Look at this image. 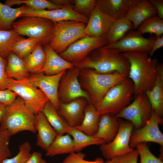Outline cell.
I'll return each mask as SVG.
<instances>
[{
    "mask_svg": "<svg viewBox=\"0 0 163 163\" xmlns=\"http://www.w3.org/2000/svg\"><path fill=\"white\" fill-rule=\"evenodd\" d=\"M73 66L80 69H92L102 73L117 72L128 77L130 68L128 59L122 53L117 49L104 46L95 50Z\"/></svg>",
    "mask_w": 163,
    "mask_h": 163,
    "instance_id": "6da1fadb",
    "label": "cell"
},
{
    "mask_svg": "<svg viewBox=\"0 0 163 163\" xmlns=\"http://www.w3.org/2000/svg\"><path fill=\"white\" fill-rule=\"evenodd\" d=\"M66 70L51 75H46L43 72L33 74L28 77L31 83L45 94L57 110L59 108L58 94L59 84L62 77Z\"/></svg>",
    "mask_w": 163,
    "mask_h": 163,
    "instance_id": "2e32d148",
    "label": "cell"
},
{
    "mask_svg": "<svg viewBox=\"0 0 163 163\" xmlns=\"http://www.w3.org/2000/svg\"><path fill=\"white\" fill-rule=\"evenodd\" d=\"M18 94L8 89L0 91V103L6 106L10 105L16 100Z\"/></svg>",
    "mask_w": 163,
    "mask_h": 163,
    "instance_id": "7bdbcfd3",
    "label": "cell"
},
{
    "mask_svg": "<svg viewBox=\"0 0 163 163\" xmlns=\"http://www.w3.org/2000/svg\"><path fill=\"white\" fill-rule=\"evenodd\" d=\"M122 53L129 61L128 77L133 83L134 96L151 90L156 79L158 59H152L149 54L143 52H126Z\"/></svg>",
    "mask_w": 163,
    "mask_h": 163,
    "instance_id": "7a4b0ae2",
    "label": "cell"
},
{
    "mask_svg": "<svg viewBox=\"0 0 163 163\" xmlns=\"http://www.w3.org/2000/svg\"><path fill=\"white\" fill-rule=\"evenodd\" d=\"M157 13L156 9L149 0H141L129 10L125 17L132 22L134 29L136 30L144 21Z\"/></svg>",
    "mask_w": 163,
    "mask_h": 163,
    "instance_id": "cb8c5ba5",
    "label": "cell"
},
{
    "mask_svg": "<svg viewBox=\"0 0 163 163\" xmlns=\"http://www.w3.org/2000/svg\"><path fill=\"white\" fill-rule=\"evenodd\" d=\"M7 89L16 93L23 100L27 109L36 115L42 111L49 101L45 94L35 86L28 78L21 80L7 78Z\"/></svg>",
    "mask_w": 163,
    "mask_h": 163,
    "instance_id": "52a82bcc",
    "label": "cell"
},
{
    "mask_svg": "<svg viewBox=\"0 0 163 163\" xmlns=\"http://www.w3.org/2000/svg\"><path fill=\"white\" fill-rule=\"evenodd\" d=\"M95 0H75L73 9L76 12L89 18L95 5Z\"/></svg>",
    "mask_w": 163,
    "mask_h": 163,
    "instance_id": "ab89813d",
    "label": "cell"
},
{
    "mask_svg": "<svg viewBox=\"0 0 163 163\" xmlns=\"http://www.w3.org/2000/svg\"><path fill=\"white\" fill-rule=\"evenodd\" d=\"M43 49L46 56V62L38 73L43 72L47 75H54L74 67L73 64L61 57L49 44L44 46Z\"/></svg>",
    "mask_w": 163,
    "mask_h": 163,
    "instance_id": "44dd1931",
    "label": "cell"
},
{
    "mask_svg": "<svg viewBox=\"0 0 163 163\" xmlns=\"http://www.w3.org/2000/svg\"><path fill=\"white\" fill-rule=\"evenodd\" d=\"M46 151V155L50 157L75 152L73 139L68 134L58 135Z\"/></svg>",
    "mask_w": 163,
    "mask_h": 163,
    "instance_id": "83f0119b",
    "label": "cell"
},
{
    "mask_svg": "<svg viewBox=\"0 0 163 163\" xmlns=\"http://www.w3.org/2000/svg\"><path fill=\"white\" fill-rule=\"evenodd\" d=\"M86 25L71 20L55 23L53 38L49 45L57 53H62L71 44L87 36Z\"/></svg>",
    "mask_w": 163,
    "mask_h": 163,
    "instance_id": "ba28073f",
    "label": "cell"
},
{
    "mask_svg": "<svg viewBox=\"0 0 163 163\" xmlns=\"http://www.w3.org/2000/svg\"><path fill=\"white\" fill-rule=\"evenodd\" d=\"M21 13L19 18L36 16L49 19L54 23L71 20L87 24L89 18L75 11L73 7H64L58 9L36 10L23 5L20 7Z\"/></svg>",
    "mask_w": 163,
    "mask_h": 163,
    "instance_id": "9a60e30c",
    "label": "cell"
},
{
    "mask_svg": "<svg viewBox=\"0 0 163 163\" xmlns=\"http://www.w3.org/2000/svg\"><path fill=\"white\" fill-rule=\"evenodd\" d=\"M133 29L132 22L126 17L115 20L106 36L109 44L117 42L123 38L129 31Z\"/></svg>",
    "mask_w": 163,
    "mask_h": 163,
    "instance_id": "f546056e",
    "label": "cell"
},
{
    "mask_svg": "<svg viewBox=\"0 0 163 163\" xmlns=\"http://www.w3.org/2000/svg\"><path fill=\"white\" fill-rule=\"evenodd\" d=\"M86 155L81 152H73L70 153L64 159L62 163H103L104 161L101 158L98 157L94 161L85 160Z\"/></svg>",
    "mask_w": 163,
    "mask_h": 163,
    "instance_id": "b9f144b4",
    "label": "cell"
},
{
    "mask_svg": "<svg viewBox=\"0 0 163 163\" xmlns=\"http://www.w3.org/2000/svg\"><path fill=\"white\" fill-rule=\"evenodd\" d=\"M150 102L145 93L134 96L133 101L115 115L131 122L135 129L143 127L150 118L153 111Z\"/></svg>",
    "mask_w": 163,
    "mask_h": 163,
    "instance_id": "30bf717a",
    "label": "cell"
},
{
    "mask_svg": "<svg viewBox=\"0 0 163 163\" xmlns=\"http://www.w3.org/2000/svg\"><path fill=\"white\" fill-rule=\"evenodd\" d=\"M88 103L83 97L76 98L66 103L59 100V108L57 112L69 126L75 127L82 123L84 117L85 108Z\"/></svg>",
    "mask_w": 163,
    "mask_h": 163,
    "instance_id": "e0dca14e",
    "label": "cell"
},
{
    "mask_svg": "<svg viewBox=\"0 0 163 163\" xmlns=\"http://www.w3.org/2000/svg\"><path fill=\"white\" fill-rule=\"evenodd\" d=\"M55 23L44 18L36 16L21 17L12 24L13 29L20 35L38 40L44 46L49 44L53 34Z\"/></svg>",
    "mask_w": 163,
    "mask_h": 163,
    "instance_id": "8992f818",
    "label": "cell"
},
{
    "mask_svg": "<svg viewBox=\"0 0 163 163\" xmlns=\"http://www.w3.org/2000/svg\"><path fill=\"white\" fill-rule=\"evenodd\" d=\"M119 130L116 136L110 142L100 145V150L107 160L114 157L123 155L133 150L129 145L130 137L134 128L133 124L128 121L118 118Z\"/></svg>",
    "mask_w": 163,
    "mask_h": 163,
    "instance_id": "9c48e42d",
    "label": "cell"
},
{
    "mask_svg": "<svg viewBox=\"0 0 163 163\" xmlns=\"http://www.w3.org/2000/svg\"><path fill=\"white\" fill-rule=\"evenodd\" d=\"M147 144V142H141L136 146L135 148L140 156V163H163L162 161L151 153Z\"/></svg>",
    "mask_w": 163,
    "mask_h": 163,
    "instance_id": "f35d334b",
    "label": "cell"
},
{
    "mask_svg": "<svg viewBox=\"0 0 163 163\" xmlns=\"http://www.w3.org/2000/svg\"><path fill=\"white\" fill-rule=\"evenodd\" d=\"M134 96L133 83L127 77L111 88L94 106L99 115L105 113L115 115L128 105Z\"/></svg>",
    "mask_w": 163,
    "mask_h": 163,
    "instance_id": "277c9868",
    "label": "cell"
},
{
    "mask_svg": "<svg viewBox=\"0 0 163 163\" xmlns=\"http://www.w3.org/2000/svg\"><path fill=\"white\" fill-rule=\"evenodd\" d=\"M42 111L58 135L67 133L69 126L59 115L57 110L49 101L46 104Z\"/></svg>",
    "mask_w": 163,
    "mask_h": 163,
    "instance_id": "4dcf8cb0",
    "label": "cell"
},
{
    "mask_svg": "<svg viewBox=\"0 0 163 163\" xmlns=\"http://www.w3.org/2000/svg\"><path fill=\"white\" fill-rule=\"evenodd\" d=\"M25 163H47L42 158L41 153L34 152L32 154L27 161Z\"/></svg>",
    "mask_w": 163,
    "mask_h": 163,
    "instance_id": "bcb514c9",
    "label": "cell"
},
{
    "mask_svg": "<svg viewBox=\"0 0 163 163\" xmlns=\"http://www.w3.org/2000/svg\"><path fill=\"white\" fill-rule=\"evenodd\" d=\"M115 20L101 11L96 5L91 12L85 31L87 36L106 37Z\"/></svg>",
    "mask_w": 163,
    "mask_h": 163,
    "instance_id": "ac0fdd59",
    "label": "cell"
},
{
    "mask_svg": "<svg viewBox=\"0 0 163 163\" xmlns=\"http://www.w3.org/2000/svg\"><path fill=\"white\" fill-rule=\"evenodd\" d=\"M7 64L6 59L0 56V91L7 89L6 80L7 78L6 73Z\"/></svg>",
    "mask_w": 163,
    "mask_h": 163,
    "instance_id": "ee69618b",
    "label": "cell"
},
{
    "mask_svg": "<svg viewBox=\"0 0 163 163\" xmlns=\"http://www.w3.org/2000/svg\"><path fill=\"white\" fill-rule=\"evenodd\" d=\"M163 123L162 117L153 111L150 118L145 125L133 131L129 140L130 147L133 149L138 144L148 142H155L163 146V135L158 127V125H162Z\"/></svg>",
    "mask_w": 163,
    "mask_h": 163,
    "instance_id": "5bb4252c",
    "label": "cell"
},
{
    "mask_svg": "<svg viewBox=\"0 0 163 163\" xmlns=\"http://www.w3.org/2000/svg\"><path fill=\"white\" fill-rule=\"evenodd\" d=\"M141 0H97L95 5L114 20L125 17L129 10Z\"/></svg>",
    "mask_w": 163,
    "mask_h": 163,
    "instance_id": "d6986e66",
    "label": "cell"
},
{
    "mask_svg": "<svg viewBox=\"0 0 163 163\" xmlns=\"http://www.w3.org/2000/svg\"><path fill=\"white\" fill-rule=\"evenodd\" d=\"M156 79L151 90L145 93L148 97L152 109L160 117L163 115V64L158 62Z\"/></svg>",
    "mask_w": 163,
    "mask_h": 163,
    "instance_id": "7402d4cb",
    "label": "cell"
},
{
    "mask_svg": "<svg viewBox=\"0 0 163 163\" xmlns=\"http://www.w3.org/2000/svg\"><path fill=\"white\" fill-rule=\"evenodd\" d=\"M7 106L2 103H0V124L2 122L4 116Z\"/></svg>",
    "mask_w": 163,
    "mask_h": 163,
    "instance_id": "681fc988",
    "label": "cell"
},
{
    "mask_svg": "<svg viewBox=\"0 0 163 163\" xmlns=\"http://www.w3.org/2000/svg\"><path fill=\"white\" fill-rule=\"evenodd\" d=\"M7 59L6 73L7 78L19 81L29 77V72L22 59L11 52Z\"/></svg>",
    "mask_w": 163,
    "mask_h": 163,
    "instance_id": "484cf974",
    "label": "cell"
},
{
    "mask_svg": "<svg viewBox=\"0 0 163 163\" xmlns=\"http://www.w3.org/2000/svg\"><path fill=\"white\" fill-rule=\"evenodd\" d=\"M34 126L37 132L36 145L46 151L58 134L49 123L42 111L35 115Z\"/></svg>",
    "mask_w": 163,
    "mask_h": 163,
    "instance_id": "ffe728a7",
    "label": "cell"
},
{
    "mask_svg": "<svg viewBox=\"0 0 163 163\" xmlns=\"http://www.w3.org/2000/svg\"><path fill=\"white\" fill-rule=\"evenodd\" d=\"M119 127L118 118L115 115L105 113L100 116L99 127L93 136L102 139L104 143L111 142L117 134Z\"/></svg>",
    "mask_w": 163,
    "mask_h": 163,
    "instance_id": "603a6c76",
    "label": "cell"
},
{
    "mask_svg": "<svg viewBox=\"0 0 163 163\" xmlns=\"http://www.w3.org/2000/svg\"><path fill=\"white\" fill-rule=\"evenodd\" d=\"M152 34L145 38L142 34L137 30L129 31L125 35L117 42L104 46L118 50L121 53L141 52L149 55L156 38Z\"/></svg>",
    "mask_w": 163,
    "mask_h": 163,
    "instance_id": "4fadbf2b",
    "label": "cell"
},
{
    "mask_svg": "<svg viewBox=\"0 0 163 163\" xmlns=\"http://www.w3.org/2000/svg\"><path fill=\"white\" fill-rule=\"evenodd\" d=\"M163 46V37H156L152 47V50L149 54V56L152 57L155 52L158 49Z\"/></svg>",
    "mask_w": 163,
    "mask_h": 163,
    "instance_id": "7dc6e473",
    "label": "cell"
},
{
    "mask_svg": "<svg viewBox=\"0 0 163 163\" xmlns=\"http://www.w3.org/2000/svg\"><path fill=\"white\" fill-rule=\"evenodd\" d=\"M127 77L117 72L102 73L92 69H82L78 80L81 88L88 95L91 103L94 106L111 88Z\"/></svg>",
    "mask_w": 163,
    "mask_h": 163,
    "instance_id": "3957f363",
    "label": "cell"
},
{
    "mask_svg": "<svg viewBox=\"0 0 163 163\" xmlns=\"http://www.w3.org/2000/svg\"><path fill=\"white\" fill-rule=\"evenodd\" d=\"M19 149V152L16 155L12 158L5 160L2 163H25L32 154L30 153V144L29 142H25L20 145Z\"/></svg>",
    "mask_w": 163,
    "mask_h": 163,
    "instance_id": "8d00e7d4",
    "label": "cell"
},
{
    "mask_svg": "<svg viewBox=\"0 0 163 163\" xmlns=\"http://www.w3.org/2000/svg\"><path fill=\"white\" fill-rule=\"evenodd\" d=\"M21 4L36 10H45L46 8L52 10L62 8L46 0H6L5 2V4L10 7Z\"/></svg>",
    "mask_w": 163,
    "mask_h": 163,
    "instance_id": "d590c367",
    "label": "cell"
},
{
    "mask_svg": "<svg viewBox=\"0 0 163 163\" xmlns=\"http://www.w3.org/2000/svg\"><path fill=\"white\" fill-rule=\"evenodd\" d=\"M100 116L94 105L88 103L85 108L82 123L74 127L87 135L93 136L98 130Z\"/></svg>",
    "mask_w": 163,
    "mask_h": 163,
    "instance_id": "d4e9b609",
    "label": "cell"
},
{
    "mask_svg": "<svg viewBox=\"0 0 163 163\" xmlns=\"http://www.w3.org/2000/svg\"><path fill=\"white\" fill-rule=\"evenodd\" d=\"M109 44L106 37H92L86 36L71 44L59 55L73 65L82 60L95 50Z\"/></svg>",
    "mask_w": 163,
    "mask_h": 163,
    "instance_id": "8fae6325",
    "label": "cell"
},
{
    "mask_svg": "<svg viewBox=\"0 0 163 163\" xmlns=\"http://www.w3.org/2000/svg\"><path fill=\"white\" fill-rule=\"evenodd\" d=\"M149 2L154 6L157 11V14L161 19L163 18V0H149Z\"/></svg>",
    "mask_w": 163,
    "mask_h": 163,
    "instance_id": "f6af8a7d",
    "label": "cell"
},
{
    "mask_svg": "<svg viewBox=\"0 0 163 163\" xmlns=\"http://www.w3.org/2000/svg\"><path fill=\"white\" fill-rule=\"evenodd\" d=\"M137 29L142 34L149 33L155 34L156 37H160L163 33V20L157 14L154 15L144 21Z\"/></svg>",
    "mask_w": 163,
    "mask_h": 163,
    "instance_id": "836d02e7",
    "label": "cell"
},
{
    "mask_svg": "<svg viewBox=\"0 0 163 163\" xmlns=\"http://www.w3.org/2000/svg\"><path fill=\"white\" fill-rule=\"evenodd\" d=\"M139 155L136 149L126 154L113 157L103 163H137Z\"/></svg>",
    "mask_w": 163,
    "mask_h": 163,
    "instance_id": "60d3db41",
    "label": "cell"
},
{
    "mask_svg": "<svg viewBox=\"0 0 163 163\" xmlns=\"http://www.w3.org/2000/svg\"><path fill=\"white\" fill-rule=\"evenodd\" d=\"M20 35L14 29L0 30V56L7 59L12 47Z\"/></svg>",
    "mask_w": 163,
    "mask_h": 163,
    "instance_id": "e575fe53",
    "label": "cell"
},
{
    "mask_svg": "<svg viewBox=\"0 0 163 163\" xmlns=\"http://www.w3.org/2000/svg\"><path fill=\"white\" fill-rule=\"evenodd\" d=\"M46 58L43 46L39 42L34 50L22 59L28 72L35 74L38 73L43 68Z\"/></svg>",
    "mask_w": 163,
    "mask_h": 163,
    "instance_id": "4316f807",
    "label": "cell"
},
{
    "mask_svg": "<svg viewBox=\"0 0 163 163\" xmlns=\"http://www.w3.org/2000/svg\"><path fill=\"white\" fill-rule=\"evenodd\" d=\"M53 3L62 7H73L69 3L68 0H50V1Z\"/></svg>",
    "mask_w": 163,
    "mask_h": 163,
    "instance_id": "c3c4849f",
    "label": "cell"
},
{
    "mask_svg": "<svg viewBox=\"0 0 163 163\" xmlns=\"http://www.w3.org/2000/svg\"><path fill=\"white\" fill-rule=\"evenodd\" d=\"M80 69L74 66L66 70L60 80L58 89V97L61 102L66 103L79 98H85L91 103L90 98L81 87L78 78Z\"/></svg>",
    "mask_w": 163,
    "mask_h": 163,
    "instance_id": "7c38bea8",
    "label": "cell"
},
{
    "mask_svg": "<svg viewBox=\"0 0 163 163\" xmlns=\"http://www.w3.org/2000/svg\"><path fill=\"white\" fill-rule=\"evenodd\" d=\"M35 115L26 107L23 100L18 96L14 101L7 106L0 125L5 128L11 136L24 131L35 133Z\"/></svg>",
    "mask_w": 163,
    "mask_h": 163,
    "instance_id": "5b68a950",
    "label": "cell"
},
{
    "mask_svg": "<svg viewBox=\"0 0 163 163\" xmlns=\"http://www.w3.org/2000/svg\"><path fill=\"white\" fill-rule=\"evenodd\" d=\"M67 133L73 138L75 152H80L88 146L104 143L102 139L87 135L74 127L69 126Z\"/></svg>",
    "mask_w": 163,
    "mask_h": 163,
    "instance_id": "f1b7e54d",
    "label": "cell"
},
{
    "mask_svg": "<svg viewBox=\"0 0 163 163\" xmlns=\"http://www.w3.org/2000/svg\"><path fill=\"white\" fill-rule=\"evenodd\" d=\"M39 43L37 39L30 37L25 38L20 35L14 43L11 52L23 59L34 50Z\"/></svg>",
    "mask_w": 163,
    "mask_h": 163,
    "instance_id": "1f68e13d",
    "label": "cell"
},
{
    "mask_svg": "<svg viewBox=\"0 0 163 163\" xmlns=\"http://www.w3.org/2000/svg\"><path fill=\"white\" fill-rule=\"evenodd\" d=\"M21 13L20 7L12 8L0 2V30H8Z\"/></svg>",
    "mask_w": 163,
    "mask_h": 163,
    "instance_id": "d6a6232c",
    "label": "cell"
},
{
    "mask_svg": "<svg viewBox=\"0 0 163 163\" xmlns=\"http://www.w3.org/2000/svg\"><path fill=\"white\" fill-rule=\"evenodd\" d=\"M11 136L7 129L0 125V163L11 155L8 147Z\"/></svg>",
    "mask_w": 163,
    "mask_h": 163,
    "instance_id": "74e56055",
    "label": "cell"
}]
</instances>
